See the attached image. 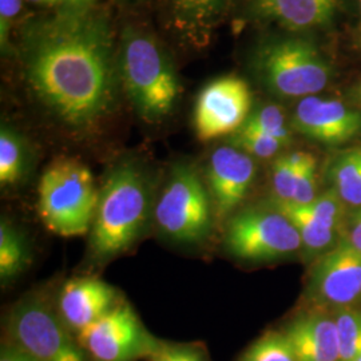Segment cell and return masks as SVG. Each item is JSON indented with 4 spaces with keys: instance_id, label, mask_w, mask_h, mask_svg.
Returning <instances> with one entry per match:
<instances>
[{
    "instance_id": "6da1fadb",
    "label": "cell",
    "mask_w": 361,
    "mask_h": 361,
    "mask_svg": "<svg viewBox=\"0 0 361 361\" xmlns=\"http://www.w3.org/2000/svg\"><path fill=\"white\" fill-rule=\"evenodd\" d=\"M27 82L59 122L89 130L116 97L114 44L104 13L66 10L28 27L22 43Z\"/></svg>"
},
{
    "instance_id": "7a4b0ae2",
    "label": "cell",
    "mask_w": 361,
    "mask_h": 361,
    "mask_svg": "<svg viewBox=\"0 0 361 361\" xmlns=\"http://www.w3.org/2000/svg\"><path fill=\"white\" fill-rule=\"evenodd\" d=\"M150 209L141 169L121 162L107 174L90 229L91 258L99 264L121 256L140 238Z\"/></svg>"
},
{
    "instance_id": "3957f363",
    "label": "cell",
    "mask_w": 361,
    "mask_h": 361,
    "mask_svg": "<svg viewBox=\"0 0 361 361\" xmlns=\"http://www.w3.org/2000/svg\"><path fill=\"white\" fill-rule=\"evenodd\" d=\"M98 200L90 169L75 158H56L39 180V217L54 234L78 237L90 232Z\"/></svg>"
},
{
    "instance_id": "277c9868",
    "label": "cell",
    "mask_w": 361,
    "mask_h": 361,
    "mask_svg": "<svg viewBox=\"0 0 361 361\" xmlns=\"http://www.w3.org/2000/svg\"><path fill=\"white\" fill-rule=\"evenodd\" d=\"M121 74L125 89L146 121H158L173 110L180 94L178 79L154 39L126 30L121 49Z\"/></svg>"
},
{
    "instance_id": "5b68a950",
    "label": "cell",
    "mask_w": 361,
    "mask_h": 361,
    "mask_svg": "<svg viewBox=\"0 0 361 361\" xmlns=\"http://www.w3.org/2000/svg\"><path fill=\"white\" fill-rule=\"evenodd\" d=\"M255 70L268 90L281 98H307L325 90L334 67L308 39H271L261 44Z\"/></svg>"
},
{
    "instance_id": "8992f818",
    "label": "cell",
    "mask_w": 361,
    "mask_h": 361,
    "mask_svg": "<svg viewBox=\"0 0 361 361\" xmlns=\"http://www.w3.org/2000/svg\"><path fill=\"white\" fill-rule=\"evenodd\" d=\"M154 216L159 231L176 243H200L209 234L216 219L213 201L192 165L180 164L173 169Z\"/></svg>"
},
{
    "instance_id": "52a82bcc",
    "label": "cell",
    "mask_w": 361,
    "mask_h": 361,
    "mask_svg": "<svg viewBox=\"0 0 361 361\" xmlns=\"http://www.w3.org/2000/svg\"><path fill=\"white\" fill-rule=\"evenodd\" d=\"M7 341L34 361H91L49 302L28 296L13 305L6 324Z\"/></svg>"
},
{
    "instance_id": "ba28073f",
    "label": "cell",
    "mask_w": 361,
    "mask_h": 361,
    "mask_svg": "<svg viewBox=\"0 0 361 361\" xmlns=\"http://www.w3.org/2000/svg\"><path fill=\"white\" fill-rule=\"evenodd\" d=\"M225 247L233 257L268 262L289 257L302 249L292 221L273 207L246 209L228 219Z\"/></svg>"
},
{
    "instance_id": "9c48e42d",
    "label": "cell",
    "mask_w": 361,
    "mask_h": 361,
    "mask_svg": "<svg viewBox=\"0 0 361 361\" xmlns=\"http://www.w3.org/2000/svg\"><path fill=\"white\" fill-rule=\"evenodd\" d=\"M77 338L91 361L149 360L161 343L126 302H118Z\"/></svg>"
},
{
    "instance_id": "30bf717a",
    "label": "cell",
    "mask_w": 361,
    "mask_h": 361,
    "mask_svg": "<svg viewBox=\"0 0 361 361\" xmlns=\"http://www.w3.org/2000/svg\"><path fill=\"white\" fill-rule=\"evenodd\" d=\"M252 110V91L244 79L222 77L200 92L194 109V129L200 141L234 134Z\"/></svg>"
},
{
    "instance_id": "8fae6325",
    "label": "cell",
    "mask_w": 361,
    "mask_h": 361,
    "mask_svg": "<svg viewBox=\"0 0 361 361\" xmlns=\"http://www.w3.org/2000/svg\"><path fill=\"white\" fill-rule=\"evenodd\" d=\"M308 296L319 304L347 308L361 297V252L340 238L312 268Z\"/></svg>"
},
{
    "instance_id": "7c38bea8",
    "label": "cell",
    "mask_w": 361,
    "mask_h": 361,
    "mask_svg": "<svg viewBox=\"0 0 361 361\" xmlns=\"http://www.w3.org/2000/svg\"><path fill=\"white\" fill-rule=\"evenodd\" d=\"M292 125L314 142L340 146L360 135L361 113L338 99L312 95L300 99Z\"/></svg>"
},
{
    "instance_id": "4fadbf2b",
    "label": "cell",
    "mask_w": 361,
    "mask_h": 361,
    "mask_svg": "<svg viewBox=\"0 0 361 361\" xmlns=\"http://www.w3.org/2000/svg\"><path fill=\"white\" fill-rule=\"evenodd\" d=\"M253 157L234 146H221L209 159L207 189L217 221H225L245 200L256 178Z\"/></svg>"
},
{
    "instance_id": "5bb4252c",
    "label": "cell",
    "mask_w": 361,
    "mask_h": 361,
    "mask_svg": "<svg viewBox=\"0 0 361 361\" xmlns=\"http://www.w3.org/2000/svg\"><path fill=\"white\" fill-rule=\"evenodd\" d=\"M116 304V289L111 285L94 277H79L63 285L56 312L67 328L78 335Z\"/></svg>"
},
{
    "instance_id": "9a60e30c",
    "label": "cell",
    "mask_w": 361,
    "mask_h": 361,
    "mask_svg": "<svg viewBox=\"0 0 361 361\" xmlns=\"http://www.w3.org/2000/svg\"><path fill=\"white\" fill-rule=\"evenodd\" d=\"M255 11L292 31L328 27L340 13L344 0H250Z\"/></svg>"
},
{
    "instance_id": "2e32d148",
    "label": "cell",
    "mask_w": 361,
    "mask_h": 361,
    "mask_svg": "<svg viewBox=\"0 0 361 361\" xmlns=\"http://www.w3.org/2000/svg\"><path fill=\"white\" fill-rule=\"evenodd\" d=\"M297 361H340L335 319L325 314H304L285 326Z\"/></svg>"
},
{
    "instance_id": "e0dca14e",
    "label": "cell",
    "mask_w": 361,
    "mask_h": 361,
    "mask_svg": "<svg viewBox=\"0 0 361 361\" xmlns=\"http://www.w3.org/2000/svg\"><path fill=\"white\" fill-rule=\"evenodd\" d=\"M268 207H273L283 213L300 233L302 249L307 256H322L337 244L338 232L328 226L317 217L310 205H300L290 201H281L271 197L268 201Z\"/></svg>"
},
{
    "instance_id": "ac0fdd59",
    "label": "cell",
    "mask_w": 361,
    "mask_h": 361,
    "mask_svg": "<svg viewBox=\"0 0 361 361\" xmlns=\"http://www.w3.org/2000/svg\"><path fill=\"white\" fill-rule=\"evenodd\" d=\"M326 177L345 205L361 207V146L336 154L329 162Z\"/></svg>"
},
{
    "instance_id": "d6986e66",
    "label": "cell",
    "mask_w": 361,
    "mask_h": 361,
    "mask_svg": "<svg viewBox=\"0 0 361 361\" xmlns=\"http://www.w3.org/2000/svg\"><path fill=\"white\" fill-rule=\"evenodd\" d=\"M177 27L189 37H207L226 0H168Z\"/></svg>"
},
{
    "instance_id": "ffe728a7",
    "label": "cell",
    "mask_w": 361,
    "mask_h": 361,
    "mask_svg": "<svg viewBox=\"0 0 361 361\" xmlns=\"http://www.w3.org/2000/svg\"><path fill=\"white\" fill-rule=\"evenodd\" d=\"M31 261L30 247L26 237L19 232L8 219L0 222V280L3 285L8 284L22 271H25Z\"/></svg>"
},
{
    "instance_id": "44dd1931",
    "label": "cell",
    "mask_w": 361,
    "mask_h": 361,
    "mask_svg": "<svg viewBox=\"0 0 361 361\" xmlns=\"http://www.w3.org/2000/svg\"><path fill=\"white\" fill-rule=\"evenodd\" d=\"M27 171L26 146L20 135L3 126L0 131V185L1 188H13Z\"/></svg>"
},
{
    "instance_id": "7402d4cb",
    "label": "cell",
    "mask_w": 361,
    "mask_h": 361,
    "mask_svg": "<svg viewBox=\"0 0 361 361\" xmlns=\"http://www.w3.org/2000/svg\"><path fill=\"white\" fill-rule=\"evenodd\" d=\"M237 361H297L283 331H271L258 337Z\"/></svg>"
},
{
    "instance_id": "603a6c76",
    "label": "cell",
    "mask_w": 361,
    "mask_h": 361,
    "mask_svg": "<svg viewBox=\"0 0 361 361\" xmlns=\"http://www.w3.org/2000/svg\"><path fill=\"white\" fill-rule=\"evenodd\" d=\"M340 361H353L361 355V310L340 308L335 317Z\"/></svg>"
},
{
    "instance_id": "cb8c5ba5",
    "label": "cell",
    "mask_w": 361,
    "mask_h": 361,
    "mask_svg": "<svg viewBox=\"0 0 361 361\" xmlns=\"http://www.w3.org/2000/svg\"><path fill=\"white\" fill-rule=\"evenodd\" d=\"M307 153L295 152L279 157L271 169V183L273 197L281 201H292L296 188L298 168Z\"/></svg>"
},
{
    "instance_id": "d4e9b609",
    "label": "cell",
    "mask_w": 361,
    "mask_h": 361,
    "mask_svg": "<svg viewBox=\"0 0 361 361\" xmlns=\"http://www.w3.org/2000/svg\"><path fill=\"white\" fill-rule=\"evenodd\" d=\"M243 128L268 134L284 145L290 142V130L286 126L284 111L276 104L258 107L257 110L250 113Z\"/></svg>"
},
{
    "instance_id": "484cf974",
    "label": "cell",
    "mask_w": 361,
    "mask_h": 361,
    "mask_svg": "<svg viewBox=\"0 0 361 361\" xmlns=\"http://www.w3.org/2000/svg\"><path fill=\"white\" fill-rule=\"evenodd\" d=\"M232 146L245 152L246 154L253 158L268 159L279 154L285 145L268 134L241 128L233 134Z\"/></svg>"
},
{
    "instance_id": "4316f807",
    "label": "cell",
    "mask_w": 361,
    "mask_h": 361,
    "mask_svg": "<svg viewBox=\"0 0 361 361\" xmlns=\"http://www.w3.org/2000/svg\"><path fill=\"white\" fill-rule=\"evenodd\" d=\"M147 361H212L207 345L194 343H173L161 340Z\"/></svg>"
},
{
    "instance_id": "83f0119b",
    "label": "cell",
    "mask_w": 361,
    "mask_h": 361,
    "mask_svg": "<svg viewBox=\"0 0 361 361\" xmlns=\"http://www.w3.org/2000/svg\"><path fill=\"white\" fill-rule=\"evenodd\" d=\"M313 212L317 214V217L325 222L328 226L335 229L336 232H341L344 219H345V209L344 202L337 195L332 188H329L326 192L317 195L313 202L308 204Z\"/></svg>"
},
{
    "instance_id": "f1b7e54d",
    "label": "cell",
    "mask_w": 361,
    "mask_h": 361,
    "mask_svg": "<svg viewBox=\"0 0 361 361\" xmlns=\"http://www.w3.org/2000/svg\"><path fill=\"white\" fill-rule=\"evenodd\" d=\"M316 188H317V159L314 158V155L307 153L302 164L298 168L296 188L290 202L300 204V205H308L310 202H313L314 198L317 197Z\"/></svg>"
},
{
    "instance_id": "f546056e",
    "label": "cell",
    "mask_w": 361,
    "mask_h": 361,
    "mask_svg": "<svg viewBox=\"0 0 361 361\" xmlns=\"http://www.w3.org/2000/svg\"><path fill=\"white\" fill-rule=\"evenodd\" d=\"M341 238L361 252V207H353L347 213L341 228Z\"/></svg>"
},
{
    "instance_id": "4dcf8cb0",
    "label": "cell",
    "mask_w": 361,
    "mask_h": 361,
    "mask_svg": "<svg viewBox=\"0 0 361 361\" xmlns=\"http://www.w3.org/2000/svg\"><path fill=\"white\" fill-rule=\"evenodd\" d=\"M22 0H0V39L1 44L8 43V32L13 19L20 11Z\"/></svg>"
},
{
    "instance_id": "1f68e13d",
    "label": "cell",
    "mask_w": 361,
    "mask_h": 361,
    "mask_svg": "<svg viewBox=\"0 0 361 361\" xmlns=\"http://www.w3.org/2000/svg\"><path fill=\"white\" fill-rule=\"evenodd\" d=\"M0 361H34L28 355H26L23 350L16 348L13 344L6 343L1 344V350H0Z\"/></svg>"
},
{
    "instance_id": "d6a6232c",
    "label": "cell",
    "mask_w": 361,
    "mask_h": 361,
    "mask_svg": "<svg viewBox=\"0 0 361 361\" xmlns=\"http://www.w3.org/2000/svg\"><path fill=\"white\" fill-rule=\"evenodd\" d=\"M357 25H356V31H355V42L356 46L361 52V0H359V6H357Z\"/></svg>"
},
{
    "instance_id": "836d02e7",
    "label": "cell",
    "mask_w": 361,
    "mask_h": 361,
    "mask_svg": "<svg viewBox=\"0 0 361 361\" xmlns=\"http://www.w3.org/2000/svg\"><path fill=\"white\" fill-rule=\"evenodd\" d=\"M31 3H35V4H46V6H51V4H56V3H61L63 0H28Z\"/></svg>"
},
{
    "instance_id": "e575fe53",
    "label": "cell",
    "mask_w": 361,
    "mask_h": 361,
    "mask_svg": "<svg viewBox=\"0 0 361 361\" xmlns=\"http://www.w3.org/2000/svg\"><path fill=\"white\" fill-rule=\"evenodd\" d=\"M355 97H356V101H357L361 106V82L357 85V87H356V90H355Z\"/></svg>"
},
{
    "instance_id": "d590c367",
    "label": "cell",
    "mask_w": 361,
    "mask_h": 361,
    "mask_svg": "<svg viewBox=\"0 0 361 361\" xmlns=\"http://www.w3.org/2000/svg\"><path fill=\"white\" fill-rule=\"evenodd\" d=\"M71 1H77V3H82V1H87V0H71Z\"/></svg>"
},
{
    "instance_id": "8d00e7d4",
    "label": "cell",
    "mask_w": 361,
    "mask_h": 361,
    "mask_svg": "<svg viewBox=\"0 0 361 361\" xmlns=\"http://www.w3.org/2000/svg\"><path fill=\"white\" fill-rule=\"evenodd\" d=\"M353 361H361V355L359 356V357H357V359H355Z\"/></svg>"
}]
</instances>
